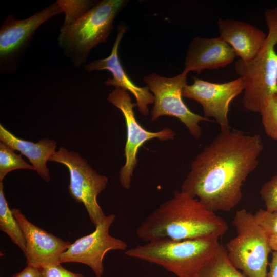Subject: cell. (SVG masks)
Segmentation results:
<instances>
[{
  "mask_svg": "<svg viewBox=\"0 0 277 277\" xmlns=\"http://www.w3.org/2000/svg\"><path fill=\"white\" fill-rule=\"evenodd\" d=\"M263 149L259 134L221 130L191 162L181 191L213 212L230 211L241 202L243 184L257 167Z\"/></svg>",
  "mask_w": 277,
  "mask_h": 277,
  "instance_id": "6da1fadb",
  "label": "cell"
},
{
  "mask_svg": "<svg viewBox=\"0 0 277 277\" xmlns=\"http://www.w3.org/2000/svg\"><path fill=\"white\" fill-rule=\"evenodd\" d=\"M227 222L208 209L197 199L175 191L142 222L136 230L141 240L148 242L168 239L174 240L222 237Z\"/></svg>",
  "mask_w": 277,
  "mask_h": 277,
  "instance_id": "7a4b0ae2",
  "label": "cell"
},
{
  "mask_svg": "<svg viewBox=\"0 0 277 277\" xmlns=\"http://www.w3.org/2000/svg\"><path fill=\"white\" fill-rule=\"evenodd\" d=\"M219 239H161L138 245L125 254L159 265L177 277H196L217 250Z\"/></svg>",
  "mask_w": 277,
  "mask_h": 277,
  "instance_id": "3957f363",
  "label": "cell"
},
{
  "mask_svg": "<svg viewBox=\"0 0 277 277\" xmlns=\"http://www.w3.org/2000/svg\"><path fill=\"white\" fill-rule=\"evenodd\" d=\"M125 0H102L80 18L60 27L58 44L64 54L77 68L87 60L90 51L105 43L113 29V22L125 7Z\"/></svg>",
  "mask_w": 277,
  "mask_h": 277,
  "instance_id": "277c9868",
  "label": "cell"
},
{
  "mask_svg": "<svg viewBox=\"0 0 277 277\" xmlns=\"http://www.w3.org/2000/svg\"><path fill=\"white\" fill-rule=\"evenodd\" d=\"M264 16L268 33L260 51L248 62L239 59L235 63L236 73L245 81L243 105L259 113L264 103L277 95V7L266 10Z\"/></svg>",
  "mask_w": 277,
  "mask_h": 277,
  "instance_id": "5b68a950",
  "label": "cell"
},
{
  "mask_svg": "<svg viewBox=\"0 0 277 277\" xmlns=\"http://www.w3.org/2000/svg\"><path fill=\"white\" fill-rule=\"evenodd\" d=\"M232 223L237 235L226 244L230 263L247 277H267L268 255L272 251L268 235L254 214L246 209L237 211Z\"/></svg>",
  "mask_w": 277,
  "mask_h": 277,
  "instance_id": "8992f818",
  "label": "cell"
},
{
  "mask_svg": "<svg viewBox=\"0 0 277 277\" xmlns=\"http://www.w3.org/2000/svg\"><path fill=\"white\" fill-rule=\"evenodd\" d=\"M49 161L63 164L68 168L70 173L69 193L75 201L83 204L90 221L96 226L106 216L97 198L106 187L107 177L93 170L78 153L63 147L55 151Z\"/></svg>",
  "mask_w": 277,
  "mask_h": 277,
  "instance_id": "52a82bcc",
  "label": "cell"
},
{
  "mask_svg": "<svg viewBox=\"0 0 277 277\" xmlns=\"http://www.w3.org/2000/svg\"><path fill=\"white\" fill-rule=\"evenodd\" d=\"M187 75L182 72L167 77L152 73L144 77L154 96L150 121L164 115L176 117L186 126L191 135L198 139L202 135L199 123L211 120L192 112L183 102L182 91L187 85Z\"/></svg>",
  "mask_w": 277,
  "mask_h": 277,
  "instance_id": "ba28073f",
  "label": "cell"
},
{
  "mask_svg": "<svg viewBox=\"0 0 277 277\" xmlns=\"http://www.w3.org/2000/svg\"><path fill=\"white\" fill-rule=\"evenodd\" d=\"M63 12L57 1L28 18L16 19L8 15L0 28V72L13 73L18 68L39 27Z\"/></svg>",
  "mask_w": 277,
  "mask_h": 277,
  "instance_id": "9c48e42d",
  "label": "cell"
},
{
  "mask_svg": "<svg viewBox=\"0 0 277 277\" xmlns=\"http://www.w3.org/2000/svg\"><path fill=\"white\" fill-rule=\"evenodd\" d=\"M107 100L122 113L126 123L127 140L124 150L126 161L120 169L119 180L125 189L130 188L133 171L137 164V154L140 148L147 141L157 138L164 141L173 140L174 132L169 128L157 132L145 129L137 121L133 111L136 103H132L129 92L120 87H115L109 93Z\"/></svg>",
  "mask_w": 277,
  "mask_h": 277,
  "instance_id": "30bf717a",
  "label": "cell"
},
{
  "mask_svg": "<svg viewBox=\"0 0 277 277\" xmlns=\"http://www.w3.org/2000/svg\"><path fill=\"white\" fill-rule=\"evenodd\" d=\"M116 216L110 214L96 226L92 233L78 238L71 243L60 256V263H80L89 266L96 277L104 272L103 259L112 250L123 251L127 248L125 241L111 236L109 228Z\"/></svg>",
  "mask_w": 277,
  "mask_h": 277,
  "instance_id": "8fae6325",
  "label": "cell"
},
{
  "mask_svg": "<svg viewBox=\"0 0 277 277\" xmlns=\"http://www.w3.org/2000/svg\"><path fill=\"white\" fill-rule=\"evenodd\" d=\"M244 87L245 81L242 77L223 83L193 77V83L184 87L182 96L200 103L205 117L214 118L221 130H227L230 129L228 119L230 104L244 91Z\"/></svg>",
  "mask_w": 277,
  "mask_h": 277,
  "instance_id": "7c38bea8",
  "label": "cell"
},
{
  "mask_svg": "<svg viewBox=\"0 0 277 277\" xmlns=\"http://www.w3.org/2000/svg\"><path fill=\"white\" fill-rule=\"evenodd\" d=\"M26 242L24 255L27 265L42 268L60 263L61 255L71 244L49 233L30 222L19 209H12Z\"/></svg>",
  "mask_w": 277,
  "mask_h": 277,
  "instance_id": "4fadbf2b",
  "label": "cell"
},
{
  "mask_svg": "<svg viewBox=\"0 0 277 277\" xmlns=\"http://www.w3.org/2000/svg\"><path fill=\"white\" fill-rule=\"evenodd\" d=\"M127 29L125 24L121 23L118 27V32L110 54L106 58L89 62L84 66V69L88 72L103 70L109 71L113 77H108L105 84L115 88L120 87L131 93L136 99V107L140 112L146 116L149 113L148 105L154 103L153 95L147 86L138 87L131 81L125 71L118 56L119 45Z\"/></svg>",
  "mask_w": 277,
  "mask_h": 277,
  "instance_id": "5bb4252c",
  "label": "cell"
},
{
  "mask_svg": "<svg viewBox=\"0 0 277 277\" xmlns=\"http://www.w3.org/2000/svg\"><path fill=\"white\" fill-rule=\"evenodd\" d=\"M236 56L232 48L220 37L196 36L188 46L182 72L188 74L192 71L200 74L205 69L224 67Z\"/></svg>",
  "mask_w": 277,
  "mask_h": 277,
  "instance_id": "9a60e30c",
  "label": "cell"
},
{
  "mask_svg": "<svg viewBox=\"0 0 277 277\" xmlns=\"http://www.w3.org/2000/svg\"><path fill=\"white\" fill-rule=\"evenodd\" d=\"M220 37L234 50L244 62L253 60L262 48L267 35L262 30L246 22L219 18Z\"/></svg>",
  "mask_w": 277,
  "mask_h": 277,
  "instance_id": "2e32d148",
  "label": "cell"
},
{
  "mask_svg": "<svg viewBox=\"0 0 277 277\" xmlns=\"http://www.w3.org/2000/svg\"><path fill=\"white\" fill-rule=\"evenodd\" d=\"M0 140L14 150L19 151L32 164L38 175L46 182L50 180L46 163L55 151L56 143L53 140L44 138L37 143L20 139L0 124Z\"/></svg>",
  "mask_w": 277,
  "mask_h": 277,
  "instance_id": "e0dca14e",
  "label": "cell"
},
{
  "mask_svg": "<svg viewBox=\"0 0 277 277\" xmlns=\"http://www.w3.org/2000/svg\"><path fill=\"white\" fill-rule=\"evenodd\" d=\"M196 277H247L229 260L226 248L220 244L215 253Z\"/></svg>",
  "mask_w": 277,
  "mask_h": 277,
  "instance_id": "ac0fdd59",
  "label": "cell"
},
{
  "mask_svg": "<svg viewBox=\"0 0 277 277\" xmlns=\"http://www.w3.org/2000/svg\"><path fill=\"white\" fill-rule=\"evenodd\" d=\"M0 230L7 234L12 242L24 253L26 242L22 229L13 215L5 197L3 181H0Z\"/></svg>",
  "mask_w": 277,
  "mask_h": 277,
  "instance_id": "d6986e66",
  "label": "cell"
},
{
  "mask_svg": "<svg viewBox=\"0 0 277 277\" xmlns=\"http://www.w3.org/2000/svg\"><path fill=\"white\" fill-rule=\"evenodd\" d=\"M19 169L35 170L32 165L26 163L6 144L0 143V181H3L10 172Z\"/></svg>",
  "mask_w": 277,
  "mask_h": 277,
  "instance_id": "ffe728a7",
  "label": "cell"
},
{
  "mask_svg": "<svg viewBox=\"0 0 277 277\" xmlns=\"http://www.w3.org/2000/svg\"><path fill=\"white\" fill-rule=\"evenodd\" d=\"M65 14L64 25L71 24L82 17L97 2L95 1L57 0Z\"/></svg>",
  "mask_w": 277,
  "mask_h": 277,
  "instance_id": "44dd1931",
  "label": "cell"
},
{
  "mask_svg": "<svg viewBox=\"0 0 277 277\" xmlns=\"http://www.w3.org/2000/svg\"><path fill=\"white\" fill-rule=\"evenodd\" d=\"M260 113L265 133L277 140V95L270 97L264 103Z\"/></svg>",
  "mask_w": 277,
  "mask_h": 277,
  "instance_id": "7402d4cb",
  "label": "cell"
},
{
  "mask_svg": "<svg viewBox=\"0 0 277 277\" xmlns=\"http://www.w3.org/2000/svg\"><path fill=\"white\" fill-rule=\"evenodd\" d=\"M260 195L267 211L277 210V174L263 185Z\"/></svg>",
  "mask_w": 277,
  "mask_h": 277,
  "instance_id": "603a6c76",
  "label": "cell"
},
{
  "mask_svg": "<svg viewBox=\"0 0 277 277\" xmlns=\"http://www.w3.org/2000/svg\"><path fill=\"white\" fill-rule=\"evenodd\" d=\"M254 216L256 223L267 235L277 234V210L270 212L260 209Z\"/></svg>",
  "mask_w": 277,
  "mask_h": 277,
  "instance_id": "cb8c5ba5",
  "label": "cell"
},
{
  "mask_svg": "<svg viewBox=\"0 0 277 277\" xmlns=\"http://www.w3.org/2000/svg\"><path fill=\"white\" fill-rule=\"evenodd\" d=\"M41 268L43 277H86L83 274L74 273L66 269L61 263L49 264Z\"/></svg>",
  "mask_w": 277,
  "mask_h": 277,
  "instance_id": "d4e9b609",
  "label": "cell"
},
{
  "mask_svg": "<svg viewBox=\"0 0 277 277\" xmlns=\"http://www.w3.org/2000/svg\"><path fill=\"white\" fill-rule=\"evenodd\" d=\"M11 277H43V273L41 268L27 265L23 270Z\"/></svg>",
  "mask_w": 277,
  "mask_h": 277,
  "instance_id": "484cf974",
  "label": "cell"
},
{
  "mask_svg": "<svg viewBox=\"0 0 277 277\" xmlns=\"http://www.w3.org/2000/svg\"><path fill=\"white\" fill-rule=\"evenodd\" d=\"M269 270L267 277H277V252L273 251L272 259L269 263Z\"/></svg>",
  "mask_w": 277,
  "mask_h": 277,
  "instance_id": "4316f807",
  "label": "cell"
},
{
  "mask_svg": "<svg viewBox=\"0 0 277 277\" xmlns=\"http://www.w3.org/2000/svg\"><path fill=\"white\" fill-rule=\"evenodd\" d=\"M268 238L271 250L277 252V234L269 235Z\"/></svg>",
  "mask_w": 277,
  "mask_h": 277,
  "instance_id": "83f0119b",
  "label": "cell"
}]
</instances>
